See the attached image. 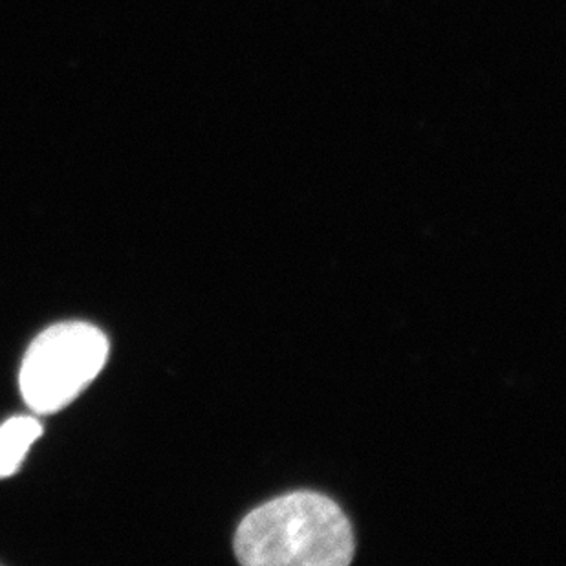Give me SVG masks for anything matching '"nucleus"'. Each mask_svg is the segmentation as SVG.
Instances as JSON below:
<instances>
[{
  "label": "nucleus",
  "instance_id": "obj_1",
  "mask_svg": "<svg viewBox=\"0 0 566 566\" xmlns=\"http://www.w3.org/2000/svg\"><path fill=\"white\" fill-rule=\"evenodd\" d=\"M233 548L247 566H347L356 541L339 504L323 493L295 492L248 513Z\"/></svg>",
  "mask_w": 566,
  "mask_h": 566
},
{
  "label": "nucleus",
  "instance_id": "obj_2",
  "mask_svg": "<svg viewBox=\"0 0 566 566\" xmlns=\"http://www.w3.org/2000/svg\"><path fill=\"white\" fill-rule=\"evenodd\" d=\"M108 339L83 321L50 326L22 359V398L32 411L52 415L70 406L107 364Z\"/></svg>",
  "mask_w": 566,
  "mask_h": 566
},
{
  "label": "nucleus",
  "instance_id": "obj_3",
  "mask_svg": "<svg viewBox=\"0 0 566 566\" xmlns=\"http://www.w3.org/2000/svg\"><path fill=\"white\" fill-rule=\"evenodd\" d=\"M43 434L38 418L15 417L0 428V479L11 476L21 468L33 442Z\"/></svg>",
  "mask_w": 566,
  "mask_h": 566
}]
</instances>
